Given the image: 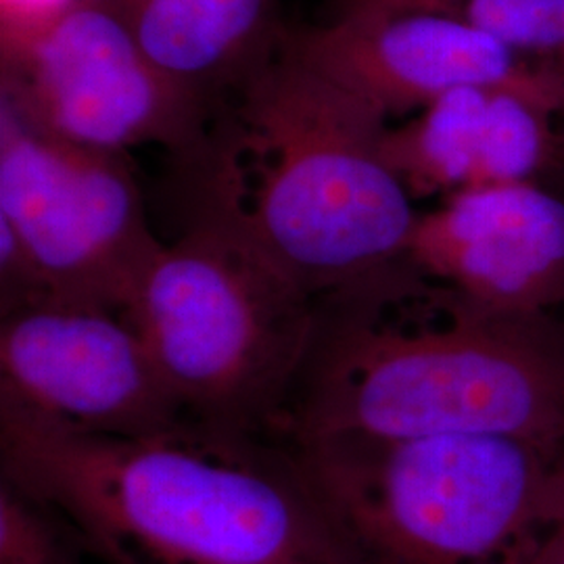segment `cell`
<instances>
[{
  "label": "cell",
  "instance_id": "5bb4252c",
  "mask_svg": "<svg viewBox=\"0 0 564 564\" xmlns=\"http://www.w3.org/2000/svg\"><path fill=\"white\" fill-rule=\"evenodd\" d=\"M82 547L59 517L0 481V564H82Z\"/></svg>",
  "mask_w": 564,
  "mask_h": 564
},
{
  "label": "cell",
  "instance_id": "7c38bea8",
  "mask_svg": "<svg viewBox=\"0 0 564 564\" xmlns=\"http://www.w3.org/2000/svg\"><path fill=\"white\" fill-rule=\"evenodd\" d=\"M142 53L184 95L209 109L241 90L281 42L279 0H120Z\"/></svg>",
  "mask_w": 564,
  "mask_h": 564
},
{
  "label": "cell",
  "instance_id": "e0dca14e",
  "mask_svg": "<svg viewBox=\"0 0 564 564\" xmlns=\"http://www.w3.org/2000/svg\"><path fill=\"white\" fill-rule=\"evenodd\" d=\"M558 61H561V67H563V74H564V53H563V55H561V57H558ZM563 118H564V113H563Z\"/></svg>",
  "mask_w": 564,
  "mask_h": 564
},
{
  "label": "cell",
  "instance_id": "5b68a950",
  "mask_svg": "<svg viewBox=\"0 0 564 564\" xmlns=\"http://www.w3.org/2000/svg\"><path fill=\"white\" fill-rule=\"evenodd\" d=\"M284 445L366 564H535L564 521V444L337 435Z\"/></svg>",
  "mask_w": 564,
  "mask_h": 564
},
{
  "label": "cell",
  "instance_id": "52a82bcc",
  "mask_svg": "<svg viewBox=\"0 0 564 564\" xmlns=\"http://www.w3.org/2000/svg\"><path fill=\"white\" fill-rule=\"evenodd\" d=\"M0 228L53 302L120 316L163 247L126 155L53 139L4 101Z\"/></svg>",
  "mask_w": 564,
  "mask_h": 564
},
{
  "label": "cell",
  "instance_id": "4fadbf2b",
  "mask_svg": "<svg viewBox=\"0 0 564 564\" xmlns=\"http://www.w3.org/2000/svg\"><path fill=\"white\" fill-rule=\"evenodd\" d=\"M347 9L423 11L460 21L531 59L564 53V0H335Z\"/></svg>",
  "mask_w": 564,
  "mask_h": 564
},
{
  "label": "cell",
  "instance_id": "2e32d148",
  "mask_svg": "<svg viewBox=\"0 0 564 564\" xmlns=\"http://www.w3.org/2000/svg\"><path fill=\"white\" fill-rule=\"evenodd\" d=\"M535 564H564V521L554 531Z\"/></svg>",
  "mask_w": 564,
  "mask_h": 564
},
{
  "label": "cell",
  "instance_id": "6da1fadb",
  "mask_svg": "<svg viewBox=\"0 0 564 564\" xmlns=\"http://www.w3.org/2000/svg\"><path fill=\"white\" fill-rule=\"evenodd\" d=\"M0 481L105 564H366L286 445L188 424L126 440L0 400Z\"/></svg>",
  "mask_w": 564,
  "mask_h": 564
},
{
  "label": "cell",
  "instance_id": "7a4b0ae2",
  "mask_svg": "<svg viewBox=\"0 0 564 564\" xmlns=\"http://www.w3.org/2000/svg\"><path fill=\"white\" fill-rule=\"evenodd\" d=\"M358 435H502L564 444V337L505 316L408 262L321 302L281 444Z\"/></svg>",
  "mask_w": 564,
  "mask_h": 564
},
{
  "label": "cell",
  "instance_id": "277c9868",
  "mask_svg": "<svg viewBox=\"0 0 564 564\" xmlns=\"http://www.w3.org/2000/svg\"><path fill=\"white\" fill-rule=\"evenodd\" d=\"M163 242L126 312L186 421L274 440L318 328L321 302L263 247L223 186Z\"/></svg>",
  "mask_w": 564,
  "mask_h": 564
},
{
  "label": "cell",
  "instance_id": "ba28073f",
  "mask_svg": "<svg viewBox=\"0 0 564 564\" xmlns=\"http://www.w3.org/2000/svg\"><path fill=\"white\" fill-rule=\"evenodd\" d=\"M0 400L126 440L191 424L132 324L107 310L53 300L0 314Z\"/></svg>",
  "mask_w": 564,
  "mask_h": 564
},
{
  "label": "cell",
  "instance_id": "8992f818",
  "mask_svg": "<svg viewBox=\"0 0 564 564\" xmlns=\"http://www.w3.org/2000/svg\"><path fill=\"white\" fill-rule=\"evenodd\" d=\"M2 101L44 134L95 151L162 144L195 172L216 149L207 109L142 53L120 0L2 30Z\"/></svg>",
  "mask_w": 564,
  "mask_h": 564
},
{
  "label": "cell",
  "instance_id": "30bf717a",
  "mask_svg": "<svg viewBox=\"0 0 564 564\" xmlns=\"http://www.w3.org/2000/svg\"><path fill=\"white\" fill-rule=\"evenodd\" d=\"M408 263L489 312L550 318L564 307V199L542 182L447 197L419 216Z\"/></svg>",
  "mask_w": 564,
  "mask_h": 564
},
{
  "label": "cell",
  "instance_id": "9a60e30c",
  "mask_svg": "<svg viewBox=\"0 0 564 564\" xmlns=\"http://www.w3.org/2000/svg\"><path fill=\"white\" fill-rule=\"evenodd\" d=\"M84 0H0L2 30H15L53 20Z\"/></svg>",
  "mask_w": 564,
  "mask_h": 564
},
{
  "label": "cell",
  "instance_id": "3957f363",
  "mask_svg": "<svg viewBox=\"0 0 564 564\" xmlns=\"http://www.w3.org/2000/svg\"><path fill=\"white\" fill-rule=\"evenodd\" d=\"M239 99L205 172L284 270L323 302L408 262L421 214L384 162L389 121L281 42Z\"/></svg>",
  "mask_w": 564,
  "mask_h": 564
},
{
  "label": "cell",
  "instance_id": "9c48e42d",
  "mask_svg": "<svg viewBox=\"0 0 564 564\" xmlns=\"http://www.w3.org/2000/svg\"><path fill=\"white\" fill-rule=\"evenodd\" d=\"M281 46L387 121L412 118L463 86L535 78L554 63L460 21L393 9H347L323 25L282 30Z\"/></svg>",
  "mask_w": 564,
  "mask_h": 564
},
{
  "label": "cell",
  "instance_id": "8fae6325",
  "mask_svg": "<svg viewBox=\"0 0 564 564\" xmlns=\"http://www.w3.org/2000/svg\"><path fill=\"white\" fill-rule=\"evenodd\" d=\"M564 74L558 57L535 78L463 86L398 128H387L384 162L414 202L475 188L540 182L561 153Z\"/></svg>",
  "mask_w": 564,
  "mask_h": 564
}]
</instances>
